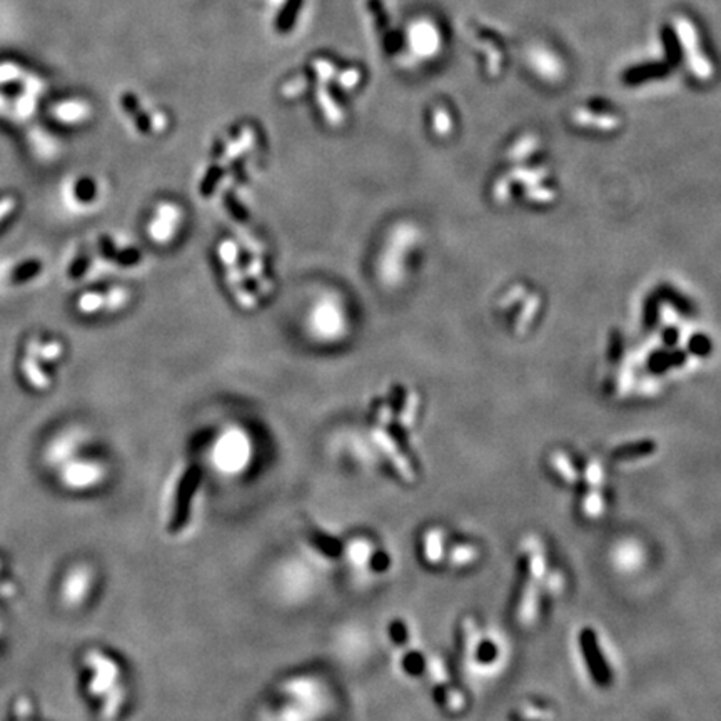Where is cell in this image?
I'll return each mask as SVG.
<instances>
[{"label": "cell", "mask_w": 721, "mask_h": 721, "mask_svg": "<svg viewBox=\"0 0 721 721\" xmlns=\"http://www.w3.org/2000/svg\"><path fill=\"white\" fill-rule=\"evenodd\" d=\"M673 23H675L678 42H680V47H683L691 72L701 80L710 79L713 75V64L710 59H706L701 50L696 27L686 17H676Z\"/></svg>", "instance_id": "1"}, {"label": "cell", "mask_w": 721, "mask_h": 721, "mask_svg": "<svg viewBox=\"0 0 721 721\" xmlns=\"http://www.w3.org/2000/svg\"><path fill=\"white\" fill-rule=\"evenodd\" d=\"M104 476V466L95 461L72 458L59 466V483L69 491H87L99 486Z\"/></svg>", "instance_id": "2"}, {"label": "cell", "mask_w": 721, "mask_h": 721, "mask_svg": "<svg viewBox=\"0 0 721 721\" xmlns=\"http://www.w3.org/2000/svg\"><path fill=\"white\" fill-rule=\"evenodd\" d=\"M94 584V571L89 565H74L65 571L60 581L59 598L62 607L67 609H77L89 598Z\"/></svg>", "instance_id": "3"}, {"label": "cell", "mask_w": 721, "mask_h": 721, "mask_svg": "<svg viewBox=\"0 0 721 721\" xmlns=\"http://www.w3.org/2000/svg\"><path fill=\"white\" fill-rule=\"evenodd\" d=\"M85 665L90 671L89 691L99 698H104L110 690L119 685L120 670L112 658L99 650H90L85 655Z\"/></svg>", "instance_id": "4"}, {"label": "cell", "mask_w": 721, "mask_h": 721, "mask_svg": "<svg viewBox=\"0 0 721 721\" xmlns=\"http://www.w3.org/2000/svg\"><path fill=\"white\" fill-rule=\"evenodd\" d=\"M580 646L594 683L599 686H609V683H611V671H609L608 661L603 656V650L599 648L598 636H596L593 629L584 628L581 631Z\"/></svg>", "instance_id": "5"}, {"label": "cell", "mask_w": 721, "mask_h": 721, "mask_svg": "<svg viewBox=\"0 0 721 721\" xmlns=\"http://www.w3.org/2000/svg\"><path fill=\"white\" fill-rule=\"evenodd\" d=\"M540 581L526 576L521 588V598L518 604V623L523 628L531 626L536 621L538 607H540Z\"/></svg>", "instance_id": "6"}, {"label": "cell", "mask_w": 721, "mask_h": 721, "mask_svg": "<svg viewBox=\"0 0 721 721\" xmlns=\"http://www.w3.org/2000/svg\"><path fill=\"white\" fill-rule=\"evenodd\" d=\"M530 64L536 74H540L543 79L557 80L563 75V60L557 57L555 52H551L546 47H535L530 50Z\"/></svg>", "instance_id": "7"}, {"label": "cell", "mask_w": 721, "mask_h": 721, "mask_svg": "<svg viewBox=\"0 0 721 721\" xmlns=\"http://www.w3.org/2000/svg\"><path fill=\"white\" fill-rule=\"evenodd\" d=\"M411 44L420 55H434L439 49V32L429 22H420L411 28Z\"/></svg>", "instance_id": "8"}, {"label": "cell", "mask_w": 721, "mask_h": 721, "mask_svg": "<svg viewBox=\"0 0 721 721\" xmlns=\"http://www.w3.org/2000/svg\"><path fill=\"white\" fill-rule=\"evenodd\" d=\"M90 109L80 100H65L54 107V115L64 124H79L89 117Z\"/></svg>", "instance_id": "9"}, {"label": "cell", "mask_w": 721, "mask_h": 721, "mask_svg": "<svg viewBox=\"0 0 721 721\" xmlns=\"http://www.w3.org/2000/svg\"><path fill=\"white\" fill-rule=\"evenodd\" d=\"M424 556L429 563H439L444 552V535L439 530H429L424 535Z\"/></svg>", "instance_id": "10"}, {"label": "cell", "mask_w": 721, "mask_h": 721, "mask_svg": "<svg viewBox=\"0 0 721 721\" xmlns=\"http://www.w3.org/2000/svg\"><path fill=\"white\" fill-rule=\"evenodd\" d=\"M581 509L586 518L596 519L604 513V498L603 493L596 488H588L581 499Z\"/></svg>", "instance_id": "11"}, {"label": "cell", "mask_w": 721, "mask_h": 721, "mask_svg": "<svg viewBox=\"0 0 721 721\" xmlns=\"http://www.w3.org/2000/svg\"><path fill=\"white\" fill-rule=\"evenodd\" d=\"M22 371H23V376H26L27 381L31 383L36 389L44 391V389L49 388V384H50L49 378L46 376V373L42 371L41 366H38L36 358L28 356V358L23 359L22 360Z\"/></svg>", "instance_id": "12"}, {"label": "cell", "mask_w": 721, "mask_h": 721, "mask_svg": "<svg viewBox=\"0 0 721 721\" xmlns=\"http://www.w3.org/2000/svg\"><path fill=\"white\" fill-rule=\"evenodd\" d=\"M124 700H126V691H124L122 685H117L115 688L110 690L109 693L104 696V705H102L104 720H112L114 716L119 713V710L122 708Z\"/></svg>", "instance_id": "13"}, {"label": "cell", "mask_w": 721, "mask_h": 721, "mask_svg": "<svg viewBox=\"0 0 721 721\" xmlns=\"http://www.w3.org/2000/svg\"><path fill=\"white\" fill-rule=\"evenodd\" d=\"M479 551L471 545H458L449 551V563L453 566H468L478 560Z\"/></svg>", "instance_id": "14"}, {"label": "cell", "mask_w": 721, "mask_h": 721, "mask_svg": "<svg viewBox=\"0 0 721 721\" xmlns=\"http://www.w3.org/2000/svg\"><path fill=\"white\" fill-rule=\"evenodd\" d=\"M28 353L32 358H41L46 360H55L62 356V344L60 343H46L41 344L37 341L28 344Z\"/></svg>", "instance_id": "15"}, {"label": "cell", "mask_w": 721, "mask_h": 721, "mask_svg": "<svg viewBox=\"0 0 721 721\" xmlns=\"http://www.w3.org/2000/svg\"><path fill=\"white\" fill-rule=\"evenodd\" d=\"M105 307V296L99 294V292H85L79 297L77 301V309L84 314H92V312H97Z\"/></svg>", "instance_id": "16"}, {"label": "cell", "mask_w": 721, "mask_h": 721, "mask_svg": "<svg viewBox=\"0 0 721 721\" xmlns=\"http://www.w3.org/2000/svg\"><path fill=\"white\" fill-rule=\"evenodd\" d=\"M516 716L526 721H550L552 711L538 705H523L516 710Z\"/></svg>", "instance_id": "17"}, {"label": "cell", "mask_w": 721, "mask_h": 721, "mask_svg": "<svg viewBox=\"0 0 721 721\" xmlns=\"http://www.w3.org/2000/svg\"><path fill=\"white\" fill-rule=\"evenodd\" d=\"M665 72H666V65H660V64L643 65V67H636V69H631L629 72H626V74H624V79H626V82H638V80H645V79H648V77L661 75V74H665Z\"/></svg>", "instance_id": "18"}, {"label": "cell", "mask_w": 721, "mask_h": 721, "mask_svg": "<svg viewBox=\"0 0 721 721\" xmlns=\"http://www.w3.org/2000/svg\"><path fill=\"white\" fill-rule=\"evenodd\" d=\"M552 466H555L556 473L563 478L566 483L570 484H575L576 481H578V473H576V469L571 466V463L568 461V458H566L565 454H555L552 456Z\"/></svg>", "instance_id": "19"}, {"label": "cell", "mask_w": 721, "mask_h": 721, "mask_svg": "<svg viewBox=\"0 0 721 721\" xmlns=\"http://www.w3.org/2000/svg\"><path fill=\"white\" fill-rule=\"evenodd\" d=\"M77 203H92L95 197V184L90 179H79L72 186Z\"/></svg>", "instance_id": "20"}, {"label": "cell", "mask_w": 721, "mask_h": 721, "mask_svg": "<svg viewBox=\"0 0 721 721\" xmlns=\"http://www.w3.org/2000/svg\"><path fill=\"white\" fill-rule=\"evenodd\" d=\"M41 262L38 261H27L23 262L18 266L16 271L12 272V279H16L17 282H23V281H28V279L36 277L38 272H41Z\"/></svg>", "instance_id": "21"}, {"label": "cell", "mask_w": 721, "mask_h": 721, "mask_svg": "<svg viewBox=\"0 0 721 721\" xmlns=\"http://www.w3.org/2000/svg\"><path fill=\"white\" fill-rule=\"evenodd\" d=\"M122 102L124 105H126L127 112L132 114V117H136V122L139 129H141L142 132H146L149 129V120H146V117L141 114V110H139V105H137V100L132 97V95H124L122 97Z\"/></svg>", "instance_id": "22"}, {"label": "cell", "mask_w": 721, "mask_h": 721, "mask_svg": "<svg viewBox=\"0 0 721 721\" xmlns=\"http://www.w3.org/2000/svg\"><path fill=\"white\" fill-rule=\"evenodd\" d=\"M319 102L324 107L326 117H328L331 120V122L338 124L339 119H341V112L338 110V107H336V104L333 102V99L329 97V94L326 92L324 87L319 89Z\"/></svg>", "instance_id": "23"}, {"label": "cell", "mask_w": 721, "mask_h": 721, "mask_svg": "<svg viewBox=\"0 0 721 721\" xmlns=\"http://www.w3.org/2000/svg\"><path fill=\"white\" fill-rule=\"evenodd\" d=\"M653 451V444H638V446H626V448H621L616 451L618 459H628V458H638V456L650 454Z\"/></svg>", "instance_id": "24"}, {"label": "cell", "mask_w": 721, "mask_h": 721, "mask_svg": "<svg viewBox=\"0 0 721 721\" xmlns=\"http://www.w3.org/2000/svg\"><path fill=\"white\" fill-rule=\"evenodd\" d=\"M127 292L124 289H112L109 292L107 296H105V309H119V307H122L124 304H126L127 301Z\"/></svg>", "instance_id": "25"}, {"label": "cell", "mask_w": 721, "mask_h": 721, "mask_svg": "<svg viewBox=\"0 0 721 721\" xmlns=\"http://www.w3.org/2000/svg\"><path fill=\"white\" fill-rule=\"evenodd\" d=\"M576 119H580V122H581V120H584L586 124H594V126H599V127H613V126H616V119L613 120V119L603 117V115H601V117H598V115H593V114H589V112H578V114H576Z\"/></svg>", "instance_id": "26"}, {"label": "cell", "mask_w": 721, "mask_h": 721, "mask_svg": "<svg viewBox=\"0 0 721 721\" xmlns=\"http://www.w3.org/2000/svg\"><path fill=\"white\" fill-rule=\"evenodd\" d=\"M601 484H603V469L599 464L591 463L588 471H586V486L599 489Z\"/></svg>", "instance_id": "27"}, {"label": "cell", "mask_w": 721, "mask_h": 721, "mask_svg": "<svg viewBox=\"0 0 721 721\" xmlns=\"http://www.w3.org/2000/svg\"><path fill=\"white\" fill-rule=\"evenodd\" d=\"M312 65H314V70L317 72V75H319V79L324 80V82L334 75L333 64L326 59H316L314 62H312Z\"/></svg>", "instance_id": "28"}, {"label": "cell", "mask_w": 721, "mask_h": 721, "mask_svg": "<svg viewBox=\"0 0 721 721\" xmlns=\"http://www.w3.org/2000/svg\"><path fill=\"white\" fill-rule=\"evenodd\" d=\"M545 581L548 593H560L561 588H563V576H561V573H557V571H552V573L545 576Z\"/></svg>", "instance_id": "29"}, {"label": "cell", "mask_w": 721, "mask_h": 721, "mask_svg": "<svg viewBox=\"0 0 721 721\" xmlns=\"http://www.w3.org/2000/svg\"><path fill=\"white\" fill-rule=\"evenodd\" d=\"M665 47H666L668 55H670V59L678 60V57H680V54H678V47H680V42H678V37L675 36V33L665 31Z\"/></svg>", "instance_id": "30"}, {"label": "cell", "mask_w": 721, "mask_h": 721, "mask_svg": "<svg viewBox=\"0 0 721 721\" xmlns=\"http://www.w3.org/2000/svg\"><path fill=\"white\" fill-rule=\"evenodd\" d=\"M17 208V201L14 197H2L0 199V223L7 219Z\"/></svg>", "instance_id": "31"}, {"label": "cell", "mask_w": 721, "mask_h": 721, "mask_svg": "<svg viewBox=\"0 0 721 721\" xmlns=\"http://www.w3.org/2000/svg\"><path fill=\"white\" fill-rule=\"evenodd\" d=\"M358 80H359V72L354 70V69H351L348 72H343V74L339 75V84L343 85L344 89L354 87V85L358 84Z\"/></svg>", "instance_id": "32"}, {"label": "cell", "mask_w": 721, "mask_h": 721, "mask_svg": "<svg viewBox=\"0 0 721 721\" xmlns=\"http://www.w3.org/2000/svg\"><path fill=\"white\" fill-rule=\"evenodd\" d=\"M434 127L437 132H446L449 129V117L443 109H437L434 114Z\"/></svg>", "instance_id": "33"}, {"label": "cell", "mask_w": 721, "mask_h": 721, "mask_svg": "<svg viewBox=\"0 0 721 721\" xmlns=\"http://www.w3.org/2000/svg\"><path fill=\"white\" fill-rule=\"evenodd\" d=\"M306 80H294V82L287 84L284 87L286 95H297L302 89H306Z\"/></svg>", "instance_id": "34"}, {"label": "cell", "mask_w": 721, "mask_h": 721, "mask_svg": "<svg viewBox=\"0 0 721 721\" xmlns=\"http://www.w3.org/2000/svg\"><path fill=\"white\" fill-rule=\"evenodd\" d=\"M100 249H102V254L107 259H115V256H117V251H115L114 244L109 239L100 240Z\"/></svg>", "instance_id": "35"}, {"label": "cell", "mask_w": 721, "mask_h": 721, "mask_svg": "<svg viewBox=\"0 0 721 721\" xmlns=\"http://www.w3.org/2000/svg\"><path fill=\"white\" fill-rule=\"evenodd\" d=\"M84 271H85V261L82 259V261H79V262H77L75 266H74V271H72V276H74V277L80 276V274H82Z\"/></svg>", "instance_id": "36"}, {"label": "cell", "mask_w": 721, "mask_h": 721, "mask_svg": "<svg viewBox=\"0 0 721 721\" xmlns=\"http://www.w3.org/2000/svg\"><path fill=\"white\" fill-rule=\"evenodd\" d=\"M0 566H2V565H0Z\"/></svg>", "instance_id": "37"}]
</instances>
